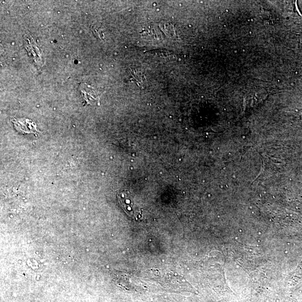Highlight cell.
Listing matches in <instances>:
<instances>
[{
  "instance_id": "6da1fadb",
  "label": "cell",
  "mask_w": 302,
  "mask_h": 302,
  "mask_svg": "<svg viewBox=\"0 0 302 302\" xmlns=\"http://www.w3.org/2000/svg\"><path fill=\"white\" fill-rule=\"evenodd\" d=\"M118 200L119 204L129 217L136 220L141 219L142 210L132 193L128 191H123L118 194Z\"/></svg>"
},
{
  "instance_id": "7a4b0ae2",
  "label": "cell",
  "mask_w": 302,
  "mask_h": 302,
  "mask_svg": "<svg viewBox=\"0 0 302 302\" xmlns=\"http://www.w3.org/2000/svg\"><path fill=\"white\" fill-rule=\"evenodd\" d=\"M82 97L87 102V104L97 103L98 105H100V98L102 93L101 91L94 88L85 83H82L79 85Z\"/></svg>"
},
{
  "instance_id": "3957f363",
  "label": "cell",
  "mask_w": 302,
  "mask_h": 302,
  "mask_svg": "<svg viewBox=\"0 0 302 302\" xmlns=\"http://www.w3.org/2000/svg\"><path fill=\"white\" fill-rule=\"evenodd\" d=\"M13 122L15 128L19 132L25 133H35V132H40L37 129V126L29 119H19L12 121Z\"/></svg>"
}]
</instances>
